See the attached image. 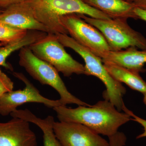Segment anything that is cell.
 I'll return each instance as SVG.
<instances>
[{
	"mask_svg": "<svg viewBox=\"0 0 146 146\" xmlns=\"http://www.w3.org/2000/svg\"><path fill=\"white\" fill-rule=\"evenodd\" d=\"M59 121L79 123L98 134L110 136L131 120L130 116L121 112L112 103L105 100L89 106H78L75 108L64 106L54 108Z\"/></svg>",
	"mask_w": 146,
	"mask_h": 146,
	"instance_id": "6da1fadb",
	"label": "cell"
},
{
	"mask_svg": "<svg viewBox=\"0 0 146 146\" xmlns=\"http://www.w3.org/2000/svg\"><path fill=\"white\" fill-rule=\"evenodd\" d=\"M24 2L31 8L35 18L47 28L49 33L52 34H68L60 22L61 18L68 14H83L104 20L111 19L82 0H26Z\"/></svg>",
	"mask_w": 146,
	"mask_h": 146,
	"instance_id": "7a4b0ae2",
	"label": "cell"
},
{
	"mask_svg": "<svg viewBox=\"0 0 146 146\" xmlns=\"http://www.w3.org/2000/svg\"><path fill=\"white\" fill-rule=\"evenodd\" d=\"M58 41L64 46L74 50L82 57L85 62L84 74L93 76L100 79L105 85L104 92L105 100L112 103L119 111L122 110L123 97L126 90L121 83L114 79L105 68L102 58L82 45L80 44L68 35L56 33Z\"/></svg>",
	"mask_w": 146,
	"mask_h": 146,
	"instance_id": "3957f363",
	"label": "cell"
},
{
	"mask_svg": "<svg viewBox=\"0 0 146 146\" xmlns=\"http://www.w3.org/2000/svg\"><path fill=\"white\" fill-rule=\"evenodd\" d=\"M19 64L34 79L44 85H49L60 95L61 105L75 104L89 106L86 103L71 94L67 89L57 70L49 63L37 57L29 47L26 46L20 50Z\"/></svg>",
	"mask_w": 146,
	"mask_h": 146,
	"instance_id": "277c9868",
	"label": "cell"
},
{
	"mask_svg": "<svg viewBox=\"0 0 146 146\" xmlns=\"http://www.w3.org/2000/svg\"><path fill=\"white\" fill-rule=\"evenodd\" d=\"M79 16L98 29L104 35L110 51H118L129 48L146 50V38L131 28L126 19H96L83 14Z\"/></svg>",
	"mask_w": 146,
	"mask_h": 146,
	"instance_id": "5b68a950",
	"label": "cell"
},
{
	"mask_svg": "<svg viewBox=\"0 0 146 146\" xmlns=\"http://www.w3.org/2000/svg\"><path fill=\"white\" fill-rule=\"evenodd\" d=\"M29 47L37 57L49 63L65 77L73 74H84V65L66 52L55 34L47 33Z\"/></svg>",
	"mask_w": 146,
	"mask_h": 146,
	"instance_id": "8992f818",
	"label": "cell"
},
{
	"mask_svg": "<svg viewBox=\"0 0 146 146\" xmlns=\"http://www.w3.org/2000/svg\"><path fill=\"white\" fill-rule=\"evenodd\" d=\"M60 22L71 37L100 57L110 51L106 39L95 27L88 23L78 14H68L63 16Z\"/></svg>",
	"mask_w": 146,
	"mask_h": 146,
	"instance_id": "52a82bcc",
	"label": "cell"
},
{
	"mask_svg": "<svg viewBox=\"0 0 146 146\" xmlns=\"http://www.w3.org/2000/svg\"><path fill=\"white\" fill-rule=\"evenodd\" d=\"M13 75L24 82L25 87L23 90H12L1 98L0 115L3 116L10 115L17 110L18 106L27 103L42 104L47 107L52 108L62 106L59 100H50L42 96L23 73L13 72Z\"/></svg>",
	"mask_w": 146,
	"mask_h": 146,
	"instance_id": "ba28073f",
	"label": "cell"
},
{
	"mask_svg": "<svg viewBox=\"0 0 146 146\" xmlns=\"http://www.w3.org/2000/svg\"><path fill=\"white\" fill-rule=\"evenodd\" d=\"M53 129L62 146H109V142L82 124L55 121Z\"/></svg>",
	"mask_w": 146,
	"mask_h": 146,
	"instance_id": "9c48e42d",
	"label": "cell"
},
{
	"mask_svg": "<svg viewBox=\"0 0 146 146\" xmlns=\"http://www.w3.org/2000/svg\"><path fill=\"white\" fill-rule=\"evenodd\" d=\"M29 123L14 117L7 122L0 123V146H37L36 135Z\"/></svg>",
	"mask_w": 146,
	"mask_h": 146,
	"instance_id": "30bf717a",
	"label": "cell"
},
{
	"mask_svg": "<svg viewBox=\"0 0 146 146\" xmlns=\"http://www.w3.org/2000/svg\"><path fill=\"white\" fill-rule=\"evenodd\" d=\"M0 21L21 29L49 33L47 28L36 19L31 8L24 2L4 9L0 13Z\"/></svg>",
	"mask_w": 146,
	"mask_h": 146,
	"instance_id": "8fae6325",
	"label": "cell"
},
{
	"mask_svg": "<svg viewBox=\"0 0 146 146\" xmlns=\"http://www.w3.org/2000/svg\"><path fill=\"white\" fill-rule=\"evenodd\" d=\"M103 63L108 62L138 72H144L146 63V50H139L134 47L118 51H109L100 56Z\"/></svg>",
	"mask_w": 146,
	"mask_h": 146,
	"instance_id": "7c38bea8",
	"label": "cell"
},
{
	"mask_svg": "<svg viewBox=\"0 0 146 146\" xmlns=\"http://www.w3.org/2000/svg\"><path fill=\"white\" fill-rule=\"evenodd\" d=\"M85 3L107 15L111 19H138L133 3L123 0H82Z\"/></svg>",
	"mask_w": 146,
	"mask_h": 146,
	"instance_id": "4fadbf2b",
	"label": "cell"
},
{
	"mask_svg": "<svg viewBox=\"0 0 146 146\" xmlns=\"http://www.w3.org/2000/svg\"><path fill=\"white\" fill-rule=\"evenodd\" d=\"M12 117L20 118L37 125L43 133L44 146H62L55 135L53 125L55 121L52 116L42 119L28 109L16 110L11 114Z\"/></svg>",
	"mask_w": 146,
	"mask_h": 146,
	"instance_id": "5bb4252c",
	"label": "cell"
},
{
	"mask_svg": "<svg viewBox=\"0 0 146 146\" xmlns=\"http://www.w3.org/2000/svg\"><path fill=\"white\" fill-rule=\"evenodd\" d=\"M104 65L110 74L120 83H124L131 89L141 92H146V82L140 73L112 63L104 62Z\"/></svg>",
	"mask_w": 146,
	"mask_h": 146,
	"instance_id": "9a60e30c",
	"label": "cell"
},
{
	"mask_svg": "<svg viewBox=\"0 0 146 146\" xmlns=\"http://www.w3.org/2000/svg\"><path fill=\"white\" fill-rule=\"evenodd\" d=\"M47 34L46 33L37 31L29 30L26 35L16 42L9 43L0 47V66L7 70L13 71L12 66L7 62V59L12 53L23 47L28 46L42 39Z\"/></svg>",
	"mask_w": 146,
	"mask_h": 146,
	"instance_id": "2e32d148",
	"label": "cell"
},
{
	"mask_svg": "<svg viewBox=\"0 0 146 146\" xmlns=\"http://www.w3.org/2000/svg\"><path fill=\"white\" fill-rule=\"evenodd\" d=\"M28 31L14 27L0 21V42L9 44L16 42L25 36Z\"/></svg>",
	"mask_w": 146,
	"mask_h": 146,
	"instance_id": "e0dca14e",
	"label": "cell"
},
{
	"mask_svg": "<svg viewBox=\"0 0 146 146\" xmlns=\"http://www.w3.org/2000/svg\"><path fill=\"white\" fill-rule=\"evenodd\" d=\"M13 82L3 72L0 74V99L5 94L13 90Z\"/></svg>",
	"mask_w": 146,
	"mask_h": 146,
	"instance_id": "ac0fdd59",
	"label": "cell"
},
{
	"mask_svg": "<svg viewBox=\"0 0 146 146\" xmlns=\"http://www.w3.org/2000/svg\"><path fill=\"white\" fill-rule=\"evenodd\" d=\"M109 146H124L127 141V137L123 132L118 131L108 137Z\"/></svg>",
	"mask_w": 146,
	"mask_h": 146,
	"instance_id": "d6986e66",
	"label": "cell"
},
{
	"mask_svg": "<svg viewBox=\"0 0 146 146\" xmlns=\"http://www.w3.org/2000/svg\"><path fill=\"white\" fill-rule=\"evenodd\" d=\"M122 110H123L124 112L130 115L131 117H132L133 118H131V120H133V121L139 123L143 127V132L138 135L136 137V139H140V138L146 137V120L139 117L136 115H134L133 112H131V111L127 108L125 106H124Z\"/></svg>",
	"mask_w": 146,
	"mask_h": 146,
	"instance_id": "ffe728a7",
	"label": "cell"
},
{
	"mask_svg": "<svg viewBox=\"0 0 146 146\" xmlns=\"http://www.w3.org/2000/svg\"><path fill=\"white\" fill-rule=\"evenodd\" d=\"M26 0H0V8L4 9L9 6L24 2Z\"/></svg>",
	"mask_w": 146,
	"mask_h": 146,
	"instance_id": "44dd1931",
	"label": "cell"
},
{
	"mask_svg": "<svg viewBox=\"0 0 146 146\" xmlns=\"http://www.w3.org/2000/svg\"><path fill=\"white\" fill-rule=\"evenodd\" d=\"M134 11L138 19L146 22V10L135 7Z\"/></svg>",
	"mask_w": 146,
	"mask_h": 146,
	"instance_id": "7402d4cb",
	"label": "cell"
},
{
	"mask_svg": "<svg viewBox=\"0 0 146 146\" xmlns=\"http://www.w3.org/2000/svg\"><path fill=\"white\" fill-rule=\"evenodd\" d=\"M133 3L136 7L146 10V0H134Z\"/></svg>",
	"mask_w": 146,
	"mask_h": 146,
	"instance_id": "603a6c76",
	"label": "cell"
},
{
	"mask_svg": "<svg viewBox=\"0 0 146 146\" xmlns=\"http://www.w3.org/2000/svg\"><path fill=\"white\" fill-rule=\"evenodd\" d=\"M143 94V102L144 104L146 105V92L145 93H144Z\"/></svg>",
	"mask_w": 146,
	"mask_h": 146,
	"instance_id": "cb8c5ba5",
	"label": "cell"
},
{
	"mask_svg": "<svg viewBox=\"0 0 146 146\" xmlns=\"http://www.w3.org/2000/svg\"><path fill=\"white\" fill-rule=\"evenodd\" d=\"M8 44L6 43H3V42H0V47L3 46H5V45L7 44Z\"/></svg>",
	"mask_w": 146,
	"mask_h": 146,
	"instance_id": "d4e9b609",
	"label": "cell"
},
{
	"mask_svg": "<svg viewBox=\"0 0 146 146\" xmlns=\"http://www.w3.org/2000/svg\"><path fill=\"white\" fill-rule=\"evenodd\" d=\"M123 1H125L128 3H133L134 0H123Z\"/></svg>",
	"mask_w": 146,
	"mask_h": 146,
	"instance_id": "484cf974",
	"label": "cell"
},
{
	"mask_svg": "<svg viewBox=\"0 0 146 146\" xmlns=\"http://www.w3.org/2000/svg\"><path fill=\"white\" fill-rule=\"evenodd\" d=\"M2 72V71L1 70V69H0V74H1V73Z\"/></svg>",
	"mask_w": 146,
	"mask_h": 146,
	"instance_id": "4316f807",
	"label": "cell"
},
{
	"mask_svg": "<svg viewBox=\"0 0 146 146\" xmlns=\"http://www.w3.org/2000/svg\"><path fill=\"white\" fill-rule=\"evenodd\" d=\"M3 10V9H1L0 8V13Z\"/></svg>",
	"mask_w": 146,
	"mask_h": 146,
	"instance_id": "83f0119b",
	"label": "cell"
}]
</instances>
